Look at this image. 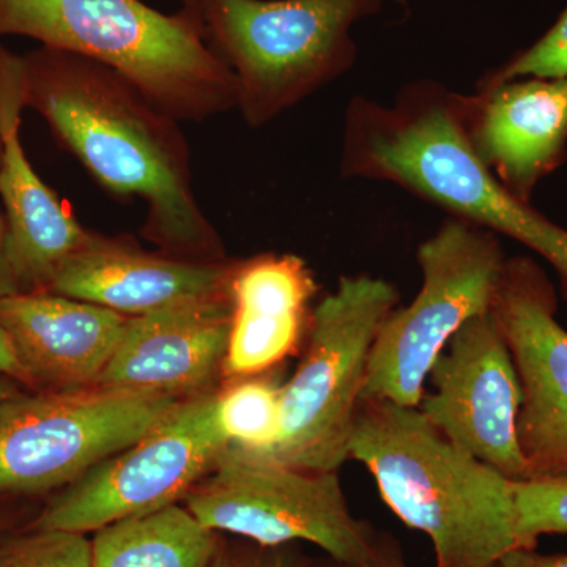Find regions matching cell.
I'll list each match as a JSON object with an SVG mask.
<instances>
[{"mask_svg":"<svg viewBox=\"0 0 567 567\" xmlns=\"http://www.w3.org/2000/svg\"><path fill=\"white\" fill-rule=\"evenodd\" d=\"M230 328L229 286L128 317L95 386L181 399L207 393L213 380L224 372Z\"/></svg>","mask_w":567,"mask_h":567,"instance_id":"obj_13","label":"cell"},{"mask_svg":"<svg viewBox=\"0 0 567 567\" xmlns=\"http://www.w3.org/2000/svg\"><path fill=\"white\" fill-rule=\"evenodd\" d=\"M303 567H409L404 551L398 540L386 533L380 532L374 548L368 557L360 561H339L331 557L319 559L305 558Z\"/></svg>","mask_w":567,"mask_h":567,"instance_id":"obj_25","label":"cell"},{"mask_svg":"<svg viewBox=\"0 0 567 567\" xmlns=\"http://www.w3.org/2000/svg\"><path fill=\"white\" fill-rule=\"evenodd\" d=\"M398 303V289L385 279H339L312 309L303 358L281 386L278 440L257 456L309 472H339L349 461L372 346Z\"/></svg>","mask_w":567,"mask_h":567,"instance_id":"obj_6","label":"cell"},{"mask_svg":"<svg viewBox=\"0 0 567 567\" xmlns=\"http://www.w3.org/2000/svg\"><path fill=\"white\" fill-rule=\"evenodd\" d=\"M229 446L218 393L183 398L147 434L63 487L33 528L85 535L175 505Z\"/></svg>","mask_w":567,"mask_h":567,"instance_id":"obj_10","label":"cell"},{"mask_svg":"<svg viewBox=\"0 0 567 567\" xmlns=\"http://www.w3.org/2000/svg\"><path fill=\"white\" fill-rule=\"evenodd\" d=\"M0 567H92V540L80 533L33 528L0 540Z\"/></svg>","mask_w":567,"mask_h":567,"instance_id":"obj_22","label":"cell"},{"mask_svg":"<svg viewBox=\"0 0 567 567\" xmlns=\"http://www.w3.org/2000/svg\"><path fill=\"white\" fill-rule=\"evenodd\" d=\"M2 50V48H0ZM0 156H2V137H0Z\"/></svg>","mask_w":567,"mask_h":567,"instance_id":"obj_31","label":"cell"},{"mask_svg":"<svg viewBox=\"0 0 567 567\" xmlns=\"http://www.w3.org/2000/svg\"><path fill=\"white\" fill-rule=\"evenodd\" d=\"M183 6H185V10H192L194 7H196V3L199 2V0H182Z\"/></svg>","mask_w":567,"mask_h":567,"instance_id":"obj_30","label":"cell"},{"mask_svg":"<svg viewBox=\"0 0 567 567\" xmlns=\"http://www.w3.org/2000/svg\"><path fill=\"white\" fill-rule=\"evenodd\" d=\"M557 308L554 284L535 260L506 259L491 316L520 382L517 439L528 480L567 476V331Z\"/></svg>","mask_w":567,"mask_h":567,"instance_id":"obj_11","label":"cell"},{"mask_svg":"<svg viewBox=\"0 0 567 567\" xmlns=\"http://www.w3.org/2000/svg\"><path fill=\"white\" fill-rule=\"evenodd\" d=\"M3 33L102 63L174 118L237 106L233 70L186 10L164 14L141 0H0Z\"/></svg>","mask_w":567,"mask_h":567,"instance_id":"obj_4","label":"cell"},{"mask_svg":"<svg viewBox=\"0 0 567 567\" xmlns=\"http://www.w3.org/2000/svg\"><path fill=\"white\" fill-rule=\"evenodd\" d=\"M420 410L450 442L511 481L528 480L517 439L522 388L491 311L470 319L432 365Z\"/></svg>","mask_w":567,"mask_h":567,"instance_id":"obj_12","label":"cell"},{"mask_svg":"<svg viewBox=\"0 0 567 567\" xmlns=\"http://www.w3.org/2000/svg\"><path fill=\"white\" fill-rule=\"evenodd\" d=\"M382 6L383 0H199L186 11L233 70L246 122L262 126L352 69L353 25Z\"/></svg>","mask_w":567,"mask_h":567,"instance_id":"obj_5","label":"cell"},{"mask_svg":"<svg viewBox=\"0 0 567 567\" xmlns=\"http://www.w3.org/2000/svg\"><path fill=\"white\" fill-rule=\"evenodd\" d=\"M494 567H567V554L540 555L536 548H513Z\"/></svg>","mask_w":567,"mask_h":567,"instance_id":"obj_26","label":"cell"},{"mask_svg":"<svg viewBox=\"0 0 567 567\" xmlns=\"http://www.w3.org/2000/svg\"><path fill=\"white\" fill-rule=\"evenodd\" d=\"M344 177L394 183L462 219L539 254L567 300V230L507 192L466 136L464 95L435 81L401 89L391 106L357 96L342 134Z\"/></svg>","mask_w":567,"mask_h":567,"instance_id":"obj_2","label":"cell"},{"mask_svg":"<svg viewBox=\"0 0 567 567\" xmlns=\"http://www.w3.org/2000/svg\"><path fill=\"white\" fill-rule=\"evenodd\" d=\"M24 59L0 50V199L7 249L21 292L48 290L52 278L92 234L37 175L20 140L25 106Z\"/></svg>","mask_w":567,"mask_h":567,"instance_id":"obj_14","label":"cell"},{"mask_svg":"<svg viewBox=\"0 0 567 567\" xmlns=\"http://www.w3.org/2000/svg\"><path fill=\"white\" fill-rule=\"evenodd\" d=\"M234 267L156 256L92 235L48 287L52 293L136 317L226 289Z\"/></svg>","mask_w":567,"mask_h":567,"instance_id":"obj_17","label":"cell"},{"mask_svg":"<svg viewBox=\"0 0 567 567\" xmlns=\"http://www.w3.org/2000/svg\"><path fill=\"white\" fill-rule=\"evenodd\" d=\"M128 317L50 290L0 298L9 336L29 385L47 390L95 386Z\"/></svg>","mask_w":567,"mask_h":567,"instance_id":"obj_16","label":"cell"},{"mask_svg":"<svg viewBox=\"0 0 567 567\" xmlns=\"http://www.w3.org/2000/svg\"><path fill=\"white\" fill-rule=\"evenodd\" d=\"M229 290L233 328L224 374H267L308 338L315 275L293 254H265L235 265Z\"/></svg>","mask_w":567,"mask_h":567,"instance_id":"obj_18","label":"cell"},{"mask_svg":"<svg viewBox=\"0 0 567 567\" xmlns=\"http://www.w3.org/2000/svg\"><path fill=\"white\" fill-rule=\"evenodd\" d=\"M281 386L265 374L237 379L218 393V420L230 446L264 454L279 435Z\"/></svg>","mask_w":567,"mask_h":567,"instance_id":"obj_20","label":"cell"},{"mask_svg":"<svg viewBox=\"0 0 567 567\" xmlns=\"http://www.w3.org/2000/svg\"><path fill=\"white\" fill-rule=\"evenodd\" d=\"M524 78L567 80V6L557 22L536 43L488 73L481 84H496Z\"/></svg>","mask_w":567,"mask_h":567,"instance_id":"obj_23","label":"cell"},{"mask_svg":"<svg viewBox=\"0 0 567 567\" xmlns=\"http://www.w3.org/2000/svg\"><path fill=\"white\" fill-rule=\"evenodd\" d=\"M423 286L380 327L361 401L417 409L447 342L473 317L491 311L505 254L498 235L450 218L417 248Z\"/></svg>","mask_w":567,"mask_h":567,"instance_id":"obj_7","label":"cell"},{"mask_svg":"<svg viewBox=\"0 0 567 567\" xmlns=\"http://www.w3.org/2000/svg\"><path fill=\"white\" fill-rule=\"evenodd\" d=\"M297 544L264 547L251 540L224 544L216 567H303L305 557L297 550Z\"/></svg>","mask_w":567,"mask_h":567,"instance_id":"obj_24","label":"cell"},{"mask_svg":"<svg viewBox=\"0 0 567 567\" xmlns=\"http://www.w3.org/2000/svg\"><path fill=\"white\" fill-rule=\"evenodd\" d=\"M221 547L219 533L175 503L96 532L92 567H216Z\"/></svg>","mask_w":567,"mask_h":567,"instance_id":"obj_19","label":"cell"},{"mask_svg":"<svg viewBox=\"0 0 567 567\" xmlns=\"http://www.w3.org/2000/svg\"><path fill=\"white\" fill-rule=\"evenodd\" d=\"M0 377L28 383L24 369L21 368L13 346H11L10 338L7 336L6 331H3L2 327H0Z\"/></svg>","mask_w":567,"mask_h":567,"instance_id":"obj_28","label":"cell"},{"mask_svg":"<svg viewBox=\"0 0 567 567\" xmlns=\"http://www.w3.org/2000/svg\"><path fill=\"white\" fill-rule=\"evenodd\" d=\"M25 65V103L104 188L147 207L144 234L169 254L218 257V235L193 193L174 117L102 65L44 48Z\"/></svg>","mask_w":567,"mask_h":567,"instance_id":"obj_1","label":"cell"},{"mask_svg":"<svg viewBox=\"0 0 567 567\" xmlns=\"http://www.w3.org/2000/svg\"><path fill=\"white\" fill-rule=\"evenodd\" d=\"M21 292L11 270L9 249H7V223L6 216L0 212V298Z\"/></svg>","mask_w":567,"mask_h":567,"instance_id":"obj_27","label":"cell"},{"mask_svg":"<svg viewBox=\"0 0 567 567\" xmlns=\"http://www.w3.org/2000/svg\"><path fill=\"white\" fill-rule=\"evenodd\" d=\"M13 394L14 393L11 391L9 383L0 380V410H2V406L6 405V402L9 401Z\"/></svg>","mask_w":567,"mask_h":567,"instance_id":"obj_29","label":"cell"},{"mask_svg":"<svg viewBox=\"0 0 567 567\" xmlns=\"http://www.w3.org/2000/svg\"><path fill=\"white\" fill-rule=\"evenodd\" d=\"M522 548H536L543 535L567 533V476L514 481Z\"/></svg>","mask_w":567,"mask_h":567,"instance_id":"obj_21","label":"cell"},{"mask_svg":"<svg viewBox=\"0 0 567 567\" xmlns=\"http://www.w3.org/2000/svg\"><path fill=\"white\" fill-rule=\"evenodd\" d=\"M178 401L102 386L11 395L0 410V492L70 486L147 434Z\"/></svg>","mask_w":567,"mask_h":567,"instance_id":"obj_9","label":"cell"},{"mask_svg":"<svg viewBox=\"0 0 567 567\" xmlns=\"http://www.w3.org/2000/svg\"><path fill=\"white\" fill-rule=\"evenodd\" d=\"M338 473L295 468L229 446L183 499L213 532L264 547L311 543L339 561H360L380 532L350 513Z\"/></svg>","mask_w":567,"mask_h":567,"instance_id":"obj_8","label":"cell"},{"mask_svg":"<svg viewBox=\"0 0 567 567\" xmlns=\"http://www.w3.org/2000/svg\"><path fill=\"white\" fill-rule=\"evenodd\" d=\"M473 151L496 181L529 203L537 183L567 158V80L524 78L464 95Z\"/></svg>","mask_w":567,"mask_h":567,"instance_id":"obj_15","label":"cell"},{"mask_svg":"<svg viewBox=\"0 0 567 567\" xmlns=\"http://www.w3.org/2000/svg\"><path fill=\"white\" fill-rule=\"evenodd\" d=\"M350 458L371 472L406 527L431 537L435 567H494L522 548L514 481L450 442L420 410L361 401Z\"/></svg>","mask_w":567,"mask_h":567,"instance_id":"obj_3","label":"cell"}]
</instances>
